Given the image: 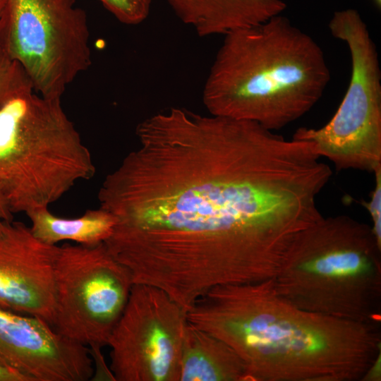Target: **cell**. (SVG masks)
<instances>
[{
    "mask_svg": "<svg viewBox=\"0 0 381 381\" xmlns=\"http://www.w3.org/2000/svg\"><path fill=\"white\" fill-rule=\"evenodd\" d=\"M177 18L198 36L225 35L282 14L283 0H166Z\"/></svg>",
    "mask_w": 381,
    "mask_h": 381,
    "instance_id": "obj_12",
    "label": "cell"
},
{
    "mask_svg": "<svg viewBox=\"0 0 381 381\" xmlns=\"http://www.w3.org/2000/svg\"><path fill=\"white\" fill-rule=\"evenodd\" d=\"M7 4L8 0H0V37L6 23Z\"/></svg>",
    "mask_w": 381,
    "mask_h": 381,
    "instance_id": "obj_21",
    "label": "cell"
},
{
    "mask_svg": "<svg viewBox=\"0 0 381 381\" xmlns=\"http://www.w3.org/2000/svg\"><path fill=\"white\" fill-rule=\"evenodd\" d=\"M380 354L373 364L369 368L361 380L380 381Z\"/></svg>",
    "mask_w": 381,
    "mask_h": 381,
    "instance_id": "obj_18",
    "label": "cell"
},
{
    "mask_svg": "<svg viewBox=\"0 0 381 381\" xmlns=\"http://www.w3.org/2000/svg\"><path fill=\"white\" fill-rule=\"evenodd\" d=\"M188 323L164 291L134 284L107 343L113 380L180 381Z\"/></svg>",
    "mask_w": 381,
    "mask_h": 381,
    "instance_id": "obj_9",
    "label": "cell"
},
{
    "mask_svg": "<svg viewBox=\"0 0 381 381\" xmlns=\"http://www.w3.org/2000/svg\"><path fill=\"white\" fill-rule=\"evenodd\" d=\"M180 381H248V378L245 365L234 350L188 322Z\"/></svg>",
    "mask_w": 381,
    "mask_h": 381,
    "instance_id": "obj_13",
    "label": "cell"
},
{
    "mask_svg": "<svg viewBox=\"0 0 381 381\" xmlns=\"http://www.w3.org/2000/svg\"><path fill=\"white\" fill-rule=\"evenodd\" d=\"M87 18L76 0H8L0 46L40 95L61 99L90 66Z\"/></svg>",
    "mask_w": 381,
    "mask_h": 381,
    "instance_id": "obj_7",
    "label": "cell"
},
{
    "mask_svg": "<svg viewBox=\"0 0 381 381\" xmlns=\"http://www.w3.org/2000/svg\"><path fill=\"white\" fill-rule=\"evenodd\" d=\"M53 327L101 354L128 302L133 285L128 270L107 250L64 243L54 267Z\"/></svg>",
    "mask_w": 381,
    "mask_h": 381,
    "instance_id": "obj_8",
    "label": "cell"
},
{
    "mask_svg": "<svg viewBox=\"0 0 381 381\" xmlns=\"http://www.w3.org/2000/svg\"><path fill=\"white\" fill-rule=\"evenodd\" d=\"M33 235L42 242L56 246L69 241L76 244L95 246L104 243L111 235L116 220L107 210H87L78 217L66 218L54 214L49 207L32 210L25 214Z\"/></svg>",
    "mask_w": 381,
    "mask_h": 381,
    "instance_id": "obj_14",
    "label": "cell"
},
{
    "mask_svg": "<svg viewBox=\"0 0 381 381\" xmlns=\"http://www.w3.org/2000/svg\"><path fill=\"white\" fill-rule=\"evenodd\" d=\"M375 174V185L368 202L363 201L373 221V231L380 244H381V167L377 169Z\"/></svg>",
    "mask_w": 381,
    "mask_h": 381,
    "instance_id": "obj_17",
    "label": "cell"
},
{
    "mask_svg": "<svg viewBox=\"0 0 381 381\" xmlns=\"http://www.w3.org/2000/svg\"><path fill=\"white\" fill-rule=\"evenodd\" d=\"M328 28L349 51V86L325 126L298 128L292 138L312 142L318 155L331 161L337 170L373 173L381 167V70L377 47L356 9L334 12Z\"/></svg>",
    "mask_w": 381,
    "mask_h": 381,
    "instance_id": "obj_6",
    "label": "cell"
},
{
    "mask_svg": "<svg viewBox=\"0 0 381 381\" xmlns=\"http://www.w3.org/2000/svg\"><path fill=\"white\" fill-rule=\"evenodd\" d=\"M13 213L10 210L7 202L0 191V222L13 220Z\"/></svg>",
    "mask_w": 381,
    "mask_h": 381,
    "instance_id": "obj_20",
    "label": "cell"
},
{
    "mask_svg": "<svg viewBox=\"0 0 381 381\" xmlns=\"http://www.w3.org/2000/svg\"><path fill=\"white\" fill-rule=\"evenodd\" d=\"M373 2L375 3L377 7H378L379 8H380L381 0H373Z\"/></svg>",
    "mask_w": 381,
    "mask_h": 381,
    "instance_id": "obj_22",
    "label": "cell"
},
{
    "mask_svg": "<svg viewBox=\"0 0 381 381\" xmlns=\"http://www.w3.org/2000/svg\"><path fill=\"white\" fill-rule=\"evenodd\" d=\"M0 366L26 381H87L95 362L89 347L43 319L0 308Z\"/></svg>",
    "mask_w": 381,
    "mask_h": 381,
    "instance_id": "obj_10",
    "label": "cell"
},
{
    "mask_svg": "<svg viewBox=\"0 0 381 381\" xmlns=\"http://www.w3.org/2000/svg\"><path fill=\"white\" fill-rule=\"evenodd\" d=\"M59 246L37 239L21 222H0V308L53 324Z\"/></svg>",
    "mask_w": 381,
    "mask_h": 381,
    "instance_id": "obj_11",
    "label": "cell"
},
{
    "mask_svg": "<svg viewBox=\"0 0 381 381\" xmlns=\"http://www.w3.org/2000/svg\"><path fill=\"white\" fill-rule=\"evenodd\" d=\"M32 87L30 79L15 61L0 46V104L23 89Z\"/></svg>",
    "mask_w": 381,
    "mask_h": 381,
    "instance_id": "obj_15",
    "label": "cell"
},
{
    "mask_svg": "<svg viewBox=\"0 0 381 381\" xmlns=\"http://www.w3.org/2000/svg\"><path fill=\"white\" fill-rule=\"evenodd\" d=\"M117 20L137 25L150 14L152 0H97Z\"/></svg>",
    "mask_w": 381,
    "mask_h": 381,
    "instance_id": "obj_16",
    "label": "cell"
},
{
    "mask_svg": "<svg viewBox=\"0 0 381 381\" xmlns=\"http://www.w3.org/2000/svg\"><path fill=\"white\" fill-rule=\"evenodd\" d=\"M135 135L98 192L116 220L104 244L133 284L186 313L217 286L274 277L323 217L318 198L332 171L310 142L182 107L147 117Z\"/></svg>",
    "mask_w": 381,
    "mask_h": 381,
    "instance_id": "obj_1",
    "label": "cell"
},
{
    "mask_svg": "<svg viewBox=\"0 0 381 381\" xmlns=\"http://www.w3.org/2000/svg\"><path fill=\"white\" fill-rule=\"evenodd\" d=\"M0 381H26L20 374L0 366Z\"/></svg>",
    "mask_w": 381,
    "mask_h": 381,
    "instance_id": "obj_19",
    "label": "cell"
},
{
    "mask_svg": "<svg viewBox=\"0 0 381 381\" xmlns=\"http://www.w3.org/2000/svg\"><path fill=\"white\" fill-rule=\"evenodd\" d=\"M380 251L368 224L348 215L322 217L290 246L274 277L276 289L303 310L378 324Z\"/></svg>",
    "mask_w": 381,
    "mask_h": 381,
    "instance_id": "obj_4",
    "label": "cell"
},
{
    "mask_svg": "<svg viewBox=\"0 0 381 381\" xmlns=\"http://www.w3.org/2000/svg\"><path fill=\"white\" fill-rule=\"evenodd\" d=\"M329 80L320 44L279 14L224 35L202 101L210 114L275 131L308 112Z\"/></svg>",
    "mask_w": 381,
    "mask_h": 381,
    "instance_id": "obj_3",
    "label": "cell"
},
{
    "mask_svg": "<svg viewBox=\"0 0 381 381\" xmlns=\"http://www.w3.org/2000/svg\"><path fill=\"white\" fill-rule=\"evenodd\" d=\"M186 316L234 351L248 381L361 380L380 354L377 324L303 310L274 277L213 287Z\"/></svg>",
    "mask_w": 381,
    "mask_h": 381,
    "instance_id": "obj_2",
    "label": "cell"
},
{
    "mask_svg": "<svg viewBox=\"0 0 381 381\" xmlns=\"http://www.w3.org/2000/svg\"><path fill=\"white\" fill-rule=\"evenodd\" d=\"M95 171L61 99L29 87L0 104V191L13 214L49 207Z\"/></svg>",
    "mask_w": 381,
    "mask_h": 381,
    "instance_id": "obj_5",
    "label": "cell"
}]
</instances>
